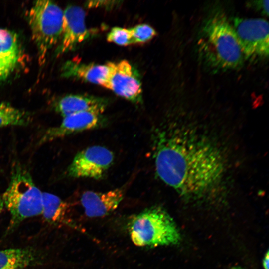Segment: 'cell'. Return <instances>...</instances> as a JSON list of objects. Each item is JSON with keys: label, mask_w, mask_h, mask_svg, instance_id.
I'll use <instances>...</instances> for the list:
<instances>
[{"label": "cell", "mask_w": 269, "mask_h": 269, "mask_svg": "<svg viewBox=\"0 0 269 269\" xmlns=\"http://www.w3.org/2000/svg\"><path fill=\"white\" fill-rule=\"evenodd\" d=\"M128 229L132 242L138 247L174 245L181 239L172 218L159 206L146 208L134 215Z\"/></svg>", "instance_id": "277c9868"}, {"label": "cell", "mask_w": 269, "mask_h": 269, "mask_svg": "<svg viewBox=\"0 0 269 269\" xmlns=\"http://www.w3.org/2000/svg\"><path fill=\"white\" fill-rule=\"evenodd\" d=\"M153 143L157 175L180 195L204 198L222 187L226 164L209 140L192 131L166 129L156 134Z\"/></svg>", "instance_id": "6da1fadb"}, {"label": "cell", "mask_w": 269, "mask_h": 269, "mask_svg": "<svg viewBox=\"0 0 269 269\" xmlns=\"http://www.w3.org/2000/svg\"><path fill=\"white\" fill-rule=\"evenodd\" d=\"M114 160L113 153L99 145L86 148L79 152L68 167L66 173L72 178H102Z\"/></svg>", "instance_id": "52a82bcc"}, {"label": "cell", "mask_w": 269, "mask_h": 269, "mask_svg": "<svg viewBox=\"0 0 269 269\" xmlns=\"http://www.w3.org/2000/svg\"><path fill=\"white\" fill-rule=\"evenodd\" d=\"M269 251H267L265 254L262 261V264L264 269H269Z\"/></svg>", "instance_id": "44dd1931"}, {"label": "cell", "mask_w": 269, "mask_h": 269, "mask_svg": "<svg viewBox=\"0 0 269 269\" xmlns=\"http://www.w3.org/2000/svg\"><path fill=\"white\" fill-rule=\"evenodd\" d=\"M107 104L106 100L100 97L89 95L71 94L59 99L56 103L55 108L63 117L84 112L102 114Z\"/></svg>", "instance_id": "4fadbf2b"}, {"label": "cell", "mask_w": 269, "mask_h": 269, "mask_svg": "<svg viewBox=\"0 0 269 269\" xmlns=\"http://www.w3.org/2000/svg\"><path fill=\"white\" fill-rule=\"evenodd\" d=\"M21 47L17 35L0 28V81L7 79L18 66Z\"/></svg>", "instance_id": "7c38bea8"}, {"label": "cell", "mask_w": 269, "mask_h": 269, "mask_svg": "<svg viewBox=\"0 0 269 269\" xmlns=\"http://www.w3.org/2000/svg\"><path fill=\"white\" fill-rule=\"evenodd\" d=\"M4 203L2 201L1 197L0 196V215L4 207Z\"/></svg>", "instance_id": "7402d4cb"}, {"label": "cell", "mask_w": 269, "mask_h": 269, "mask_svg": "<svg viewBox=\"0 0 269 269\" xmlns=\"http://www.w3.org/2000/svg\"><path fill=\"white\" fill-rule=\"evenodd\" d=\"M133 44H143L151 40L157 35L156 31L146 24L137 25L129 28Z\"/></svg>", "instance_id": "ac0fdd59"}, {"label": "cell", "mask_w": 269, "mask_h": 269, "mask_svg": "<svg viewBox=\"0 0 269 269\" xmlns=\"http://www.w3.org/2000/svg\"><path fill=\"white\" fill-rule=\"evenodd\" d=\"M198 45L201 59L213 70H234L243 64L244 55L233 26L220 12L206 20Z\"/></svg>", "instance_id": "7a4b0ae2"}, {"label": "cell", "mask_w": 269, "mask_h": 269, "mask_svg": "<svg viewBox=\"0 0 269 269\" xmlns=\"http://www.w3.org/2000/svg\"><path fill=\"white\" fill-rule=\"evenodd\" d=\"M109 69L108 63L104 65L84 64L72 60L64 65L62 74L65 77H74L102 85L108 75Z\"/></svg>", "instance_id": "9a60e30c"}, {"label": "cell", "mask_w": 269, "mask_h": 269, "mask_svg": "<svg viewBox=\"0 0 269 269\" xmlns=\"http://www.w3.org/2000/svg\"><path fill=\"white\" fill-rule=\"evenodd\" d=\"M231 269H244L242 268L241 267H236L232 268Z\"/></svg>", "instance_id": "603a6c76"}, {"label": "cell", "mask_w": 269, "mask_h": 269, "mask_svg": "<svg viewBox=\"0 0 269 269\" xmlns=\"http://www.w3.org/2000/svg\"><path fill=\"white\" fill-rule=\"evenodd\" d=\"M28 20L39 62L42 64L50 49L61 38L63 11L53 1L38 0L30 10Z\"/></svg>", "instance_id": "5b68a950"}, {"label": "cell", "mask_w": 269, "mask_h": 269, "mask_svg": "<svg viewBox=\"0 0 269 269\" xmlns=\"http://www.w3.org/2000/svg\"><path fill=\"white\" fill-rule=\"evenodd\" d=\"M125 187L117 188L105 192L87 191L81 197L85 214L90 218L102 217L109 215L122 201Z\"/></svg>", "instance_id": "8fae6325"}, {"label": "cell", "mask_w": 269, "mask_h": 269, "mask_svg": "<svg viewBox=\"0 0 269 269\" xmlns=\"http://www.w3.org/2000/svg\"><path fill=\"white\" fill-rule=\"evenodd\" d=\"M105 124V120L102 114L95 112H84L68 115L63 117L58 126L47 129L39 143L43 144L71 134L98 128Z\"/></svg>", "instance_id": "30bf717a"}, {"label": "cell", "mask_w": 269, "mask_h": 269, "mask_svg": "<svg viewBox=\"0 0 269 269\" xmlns=\"http://www.w3.org/2000/svg\"><path fill=\"white\" fill-rule=\"evenodd\" d=\"M251 6L264 15H269V0H257L250 3Z\"/></svg>", "instance_id": "ffe728a7"}, {"label": "cell", "mask_w": 269, "mask_h": 269, "mask_svg": "<svg viewBox=\"0 0 269 269\" xmlns=\"http://www.w3.org/2000/svg\"><path fill=\"white\" fill-rule=\"evenodd\" d=\"M67 203L57 196L47 192L42 193V213L44 219L49 224H68L66 213Z\"/></svg>", "instance_id": "2e32d148"}, {"label": "cell", "mask_w": 269, "mask_h": 269, "mask_svg": "<svg viewBox=\"0 0 269 269\" xmlns=\"http://www.w3.org/2000/svg\"><path fill=\"white\" fill-rule=\"evenodd\" d=\"M31 120L29 113L6 102L0 104V128L9 126H27Z\"/></svg>", "instance_id": "e0dca14e"}, {"label": "cell", "mask_w": 269, "mask_h": 269, "mask_svg": "<svg viewBox=\"0 0 269 269\" xmlns=\"http://www.w3.org/2000/svg\"><path fill=\"white\" fill-rule=\"evenodd\" d=\"M109 72L101 86L134 103L141 100L142 89L138 73L127 60L108 62Z\"/></svg>", "instance_id": "ba28073f"}, {"label": "cell", "mask_w": 269, "mask_h": 269, "mask_svg": "<svg viewBox=\"0 0 269 269\" xmlns=\"http://www.w3.org/2000/svg\"><path fill=\"white\" fill-rule=\"evenodd\" d=\"M107 41L121 46L133 44V40L129 29L113 27L107 37Z\"/></svg>", "instance_id": "d6986e66"}, {"label": "cell", "mask_w": 269, "mask_h": 269, "mask_svg": "<svg viewBox=\"0 0 269 269\" xmlns=\"http://www.w3.org/2000/svg\"><path fill=\"white\" fill-rule=\"evenodd\" d=\"M1 198L11 215L5 236L13 232L25 219L42 214V192L20 164L12 167L9 184Z\"/></svg>", "instance_id": "3957f363"}, {"label": "cell", "mask_w": 269, "mask_h": 269, "mask_svg": "<svg viewBox=\"0 0 269 269\" xmlns=\"http://www.w3.org/2000/svg\"><path fill=\"white\" fill-rule=\"evenodd\" d=\"M42 261L41 254L33 248L0 250V269H25Z\"/></svg>", "instance_id": "5bb4252c"}, {"label": "cell", "mask_w": 269, "mask_h": 269, "mask_svg": "<svg viewBox=\"0 0 269 269\" xmlns=\"http://www.w3.org/2000/svg\"><path fill=\"white\" fill-rule=\"evenodd\" d=\"M85 19V11L79 6L70 5L63 11L61 41L57 52L58 54L73 50L90 37Z\"/></svg>", "instance_id": "9c48e42d"}, {"label": "cell", "mask_w": 269, "mask_h": 269, "mask_svg": "<svg viewBox=\"0 0 269 269\" xmlns=\"http://www.w3.org/2000/svg\"><path fill=\"white\" fill-rule=\"evenodd\" d=\"M244 59L255 60L268 57L269 23L263 18L235 17L233 26Z\"/></svg>", "instance_id": "8992f818"}]
</instances>
